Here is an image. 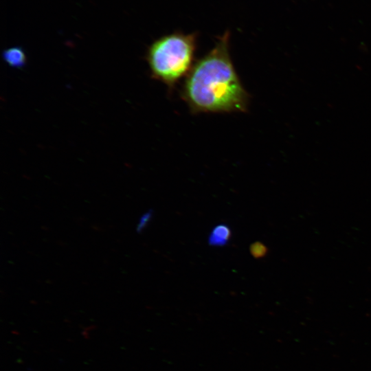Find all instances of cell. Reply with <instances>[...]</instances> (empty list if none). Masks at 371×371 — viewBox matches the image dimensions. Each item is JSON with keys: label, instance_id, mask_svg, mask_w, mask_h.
I'll return each instance as SVG.
<instances>
[{"label": "cell", "instance_id": "5", "mask_svg": "<svg viewBox=\"0 0 371 371\" xmlns=\"http://www.w3.org/2000/svg\"><path fill=\"white\" fill-rule=\"evenodd\" d=\"M249 251L254 258L260 259L268 254L269 249L264 243L256 241L250 245Z\"/></svg>", "mask_w": 371, "mask_h": 371}, {"label": "cell", "instance_id": "2", "mask_svg": "<svg viewBox=\"0 0 371 371\" xmlns=\"http://www.w3.org/2000/svg\"><path fill=\"white\" fill-rule=\"evenodd\" d=\"M196 38V33L175 32L154 41L146 54L151 77L172 90L194 64Z\"/></svg>", "mask_w": 371, "mask_h": 371}, {"label": "cell", "instance_id": "1", "mask_svg": "<svg viewBox=\"0 0 371 371\" xmlns=\"http://www.w3.org/2000/svg\"><path fill=\"white\" fill-rule=\"evenodd\" d=\"M229 41L226 31L186 77L181 96L192 113L247 111L249 95L234 67Z\"/></svg>", "mask_w": 371, "mask_h": 371}, {"label": "cell", "instance_id": "3", "mask_svg": "<svg viewBox=\"0 0 371 371\" xmlns=\"http://www.w3.org/2000/svg\"><path fill=\"white\" fill-rule=\"evenodd\" d=\"M5 63L12 68L21 69L27 62L26 54L22 47H11L5 49L2 53Z\"/></svg>", "mask_w": 371, "mask_h": 371}, {"label": "cell", "instance_id": "4", "mask_svg": "<svg viewBox=\"0 0 371 371\" xmlns=\"http://www.w3.org/2000/svg\"><path fill=\"white\" fill-rule=\"evenodd\" d=\"M232 238L230 227L224 223L216 225L211 231L208 237V244L214 247L226 245Z\"/></svg>", "mask_w": 371, "mask_h": 371}, {"label": "cell", "instance_id": "6", "mask_svg": "<svg viewBox=\"0 0 371 371\" xmlns=\"http://www.w3.org/2000/svg\"><path fill=\"white\" fill-rule=\"evenodd\" d=\"M153 214V210H150L146 212L143 216L140 218L139 223L137 227V232L140 233L143 229L148 225V223L152 218Z\"/></svg>", "mask_w": 371, "mask_h": 371}]
</instances>
